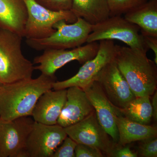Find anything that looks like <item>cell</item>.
Here are the masks:
<instances>
[{"label": "cell", "mask_w": 157, "mask_h": 157, "mask_svg": "<svg viewBox=\"0 0 157 157\" xmlns=\"http://www.w3.org/2000/svg\"><path fill=\"white\" fill-rule=\"evenodd\" d=\"M54 77L41 74L30 78L0 86V118L11 121L32 116L40 96L52 89Z\"/></svg>", "instance_id": "obj_1"}, {"label": "cell", "mask_w": 157, "mask_h": 157, "mask_svg": "<svg viewBox=\"0 0 157 157\" xmlns=\"http://www.w3.org/2000/svg\"><path fill=\"white\" fill-rule=\"evenodd\" d=\"M146 54L128 46L116 45L114 61L136 97H150L156 91L157 64Z\"/></svg>", "instance_id": "obj_2"}, {"label": "cell", "mask_w": 157, "mask_h": 157, "mask_svg": "<svg viewBox=\"0 0 157 157\" xmlns=\"http://www.w3.org/2000/svg\"><path fill=\"white\" fill-rule=\"evenodd\" d=\"M23 37L0 28V82L9 84L32 78L35 67L21 50Z\"/></svg>", "instance_id": "obj_3"}, {"label": "cell", "mask_w": 157, "mask_h": 157, "mask_svg": "<svg viewBox=\"0 0 157 157\" xmlns=\"http://www.w3.org/2000/svg\"><path fill=\"white\" fill-rule=\"evenodd\" d=\"M56 32L49 36L42 39H26L27 44L35 50L67 49L82 46L92 31V25L82 17L76 22L68 23L59 21L53 25Z\"/></svg>", "instance_id": "obj_4"}, {"label": "cell", "mask_w": 157, "mask_h": 157, "mask_svg": "<svg viewBox=\"0 0 157 157\" xmlns=\"http://www.w3.org/2000/svg\"><path fill=\"white\" fill-rule=\"evenodd\" d=\"M140 31L139 27L121 15L109 16L102 22L92 25V31L86 43L105 40H119L130 48L147 53L149 49Z\"/></svg>", "instance_id": "obj_5"}, {"label": "cell", "mask_w": 157, "mask_h": 157, "mask_svg": "<svg viewBox=\"0 0 157 157\" xmlns=\"http://www.w3.org/2000/svg\"><path fill=\"white\" fill-rule=\"evenodd\" d=\"M26 6L28 17L25 30L26 39H42L56 32L53 25L59 21L68 23L76 22L77 17L71 10L51 11L34 0H24Z\"/></svg>", "instance_id": "obj_6"}, {"label": "cell", "mask_w": 157, "mask_h": 157, "mask_svg": "<svg viewBox=\"0 0 157 157\" xmlns=\"http://www.w3.org/2000/svg\"><path fill=\"white\" fill-rule=\"evenodd\" d=\"M99 44L98 53L94 57L83 63L73 77L64 81L54 82L52 89H66L76 86L83 90L95 81L102 69L114 60L116 53V45L113 40H102Z\"/></svg>", "instance_id": "obj_7"}, {"label": "cell", "mask_w": 157, "mask_h": 157, "mask_svg": "<svg viewBox=\"0 0 157 157\" xmlns=\"http://www.w3.org/2000/svg\"><path fill=\"white\" fill-rule=\"evenodd\" d=\"M99 47V44L94 42L73 48L72 50L44 51L42 54L34 59V63L39 64L35 67V70H39L42 74L46 76L54 77L57 70L70 62L76 60L83 64L91 59L98 53Z\"/></svg>", "instance_id": "obj_8"}, {"label": "cell", "mask_w": 157, "mask_h": 157, "mask_svg": "<svg viewBox=\"0 0 157 157\" xmlns=\"http://www.w3.org/2000/svg\"><path fill=\"white\" fill-rule=\"evenodd\" d=\"M34 122L29 116L0 118V157H27V140Z\"/></svg>", "instance_id": "obj_9"}, {"label": "cell", "mask_w": 157, "mask_h": 157, "mask_svg": "<svg viewBox=\"0 0 157 157\" xmlns=\"http://www.w3.org/2000/svg\"><path fill=\"white\" fill-rule=\"evenodd\" d=\"M67 136L64 128L58 124L35 121L27 140V157H52Z\"/></svg>", "instance_id": "obj_10"}, {"label": "cell", "mask_w": 157, "mask_h": 157, "mask_svg": "<svg viewBox=\"0 0 157 157\" xmlns=\"http://www.w3.org/2000/svg\"><path fill=\"white\" fill-rule=\"evenodd\" d=\"M64 128L67 136L77 144L95 147L108 155L116 144L110 141L95 111L80 121Z\"/></svg>", "instance_id": "obj_11"}, {"label": "cell", "mask_w": 157, "mask_h": 157, "mask_svg": "<svg viewBox=\"0 0 157 157\" xmlns=\"http://www.w3.org/2000/svg\"><path fill=\"white\" fill-rule=\"evenodd\" d=\"M96 81L114 107L123 109L135 98L114 60L101 70Z\"/></svg>", "instance_id": "obj_12"}, {"label": "cell", "mask_w": 157, "mask_h": 157, "mask_svg": "<svg viewBox=\"0 0 157 157\" xmlns=\"http://www.w3.org/2000/svg\"><path fill=\"white\" fill-rule=\"evenodd\" d=\"M83 90L94 107L99 123L113 141L117 144L119 135L116 124V108L110 103L97 81Z\"/></svg>", "instance_id": "obj_13"}, {"label": "cell", "mask_w": 157, "mask_h": 157, "mask_svg": "<svg viewBox=\"0 0 157 157\" xmlns=\"http://www.w3.org/2000/svg\"><path fill=\"white\" fill-rule=\"evenodd\" d=\"M94 111L84 90L76 86L69 87L57 124L66 128L80 121Z\"/></svg>", "instance_id": "obj_14"}, {"label": "cell", "mask_w": 157, "mask_h": 157, "mask_svg": "<svg viewBox=\"0 0 157 157\" xmlns=\"http://www.w3.org/2000/svg\"><path fill=\"white\" fill-rule=\"evenodd\" d=\"M67 89L49 90L40 96L32 116L36 122L46 125L57 124L59 117L67 100Z\"/></svg>", "instance_id": "obj_15"}, {"label": "cell", "mask_w": 157, "mask_h": 157, "mask_svg": "<svg viewBox=\"0 0 157 157\" xmlns=\"http://www.w3.org/2000/svg\"><path fill=\"white\" fill-rule=\"evenodd\" d=\"M24 0H0V28L24 37L27 20Z\"/></svg>", "instance_id": "obj_16"}, {"label": "cell", "mask_w": 157, "mask_h": 157, "mask_svg": "<svg viewBox=\"0 0 157 157\" xmlns=\"http://www.w3.org/2000/svg\"><path fill=\"white\" fill-rule=\"evenodd\" d=\"M116 109L119 145L125 146L132 142L157 137L156 127L130 120L121 115L117 108Z\"/></svg>", "instance_id": "obj_17"}, {"label": "cell", "mask_w": 157, "mask_h": 157, "mask_svg": "<svg viewBox=\"0 0 157 157\" xmlns=\"http://www.w3.org/2000/svg\"><path fill=\"white\" fill-rule=\"evenodd\" d=\"M139 27L141 34L157 37V0H149L124 16Z\"/></svg>", "instance_id": "obj_18"}, {"label": "cell", "mask_w": 157, "mask_h": 157, "mask_svg": "<svg viewBox=\"0 0 157 157\" xmlns=\"http://www.w3.org/2000/svg\"><path fill=\"white\" fill-rule=\"evenodd\" d=\"M71 11L77 17H82L92 25L110 16L107 0H73Z\"/></svg>", "instance_id": "obj_19"}, {"label": "cell", "mask_w": 157, "mask_h": 157, "mask_svg": "<svg viewBox=\"0 0 157 157\" xmlns=\"http://www.w3.org/2000/svg\"><path fill=\"white\" fill-rule=\"evenodd\" d=\"M150 97H135L125 108L117 109L121 115L130 120L143 124H149L152 117Z\"/></svg>", "instance_id": "obj_20"}, {"label": "cell", "mask_w": 157, "mask_h": 157, "mask_svg": "<svg viewBox=\"0 0 157 157\" xmlns=\"http://www.w3.org/2000/svg\"><path fill=\"white\" fill-rule=\"evenodd\" d=\"M148 0H107L110 16L121 15L146 2Z\"/></svg>", "instance_id": "obj_21"}, {"label": "cell", "mask_w": 157, "mask_h": 157, "mask_svg": "<svg viewBox=\"0 0 157 157\" xmlns=\"http://www.w3.org/2000/svg\"><path fill=\"white\" fill-rule=\"evenodd\" d=\"M77 144L72 138L67 136L52 157H75V149Z\"/></svg>", "instance_id": "obj_22"}, {"label": "cell", "mask_w": 157, "mask_h": 157, "mask_svg": "<svg viewBox=\"0 0 157 157\" xmlns=\"http://www.w3.org/2000/svg\"><path fill=\"white\" fill-rule=\"evenodd\" d=\"M51 11H58L71 10L73 0H34Z\"/></svg>", "instance_id": "obj_23"}, {"label": "cell", "mask_w": 157, "mask_h": 157, "mask_svg": "<svg viewBox=\"0 0 157 157\" xmlns=\"http://www.w3.org/2000/svg\"><path fill=\"white\" fill-rule=\"evenodd\" d=\"M139 147L140 156L143 157H157V137L141 140Z\"/></svg>", "instance_id": "obj_24"}, {"label": "cell", "mask_w": 157, "mask_h": 157, "mask_svg": "<svg viewBox=\"0 0 157 157\" xmlns=\"http://www.w3.org/2000/svg\"><path fill=\"white\" fill-rule=\"evenodd\" d=\"M103 152L93 147L77 144L75 149L76 157H103Z\"/></svg>", "instance_id": "obj_25"}, {"label": "cell", "mask_w": 157, "mask_h": 157, "mask_svg": "<svg viewBox=\"0 0 157 157\" xmlns=\"http://www.w3.org/2000/svg\"><path fill=\"white\" fill-rule=\"evenodd\" d=\"M114 144L112 150L108 155L113 157H137V152L132 151L129 146H116Z\"/></svg>", "instance_id": "obj_26"}, {"label": "cell", "mask_w": 157, "mask_h": 157, "mask_svg": "<svg viewBox=\"0 0 157 157\" xmlns=\"http://www.w3.org/2000/svg\"><path fill=\"white\" fill-rule=\"evenodd\" d=\"M144 42L149 49H151L155 54L154 62L157 64V37L152 36L141 34Z\"/></svg>", "instance_id": "obj_27"}, {"label": "cell", "mask_w": 157, "mask_h": 157, "mask_svg": "<svg viewBox=\"0 0 157 157\" xmlns=\"http://www.w3.org/2000/svg\"><path fill=\"white\" fill-rule=\"evenodd\" d=\"M151 105L152 110V117L155 121L157 120V93L156 91L153 94Z\"/></svg>", "instance_id": "obj_28"}, {"label": "cell", "mask_w": 157, "mask_h": 157, "mask_svg": "<svg viewBox=\"0 0 157 157\" xmlns=\"http://www.w3.org/2000/svg\"><path fill=\"white\" fill-rule=\"evenodd\" d=\"M2 83H1V82H0V86H1V85H2Z\"/></svg>", "instance_id": "obj_29"}]
</instances>
